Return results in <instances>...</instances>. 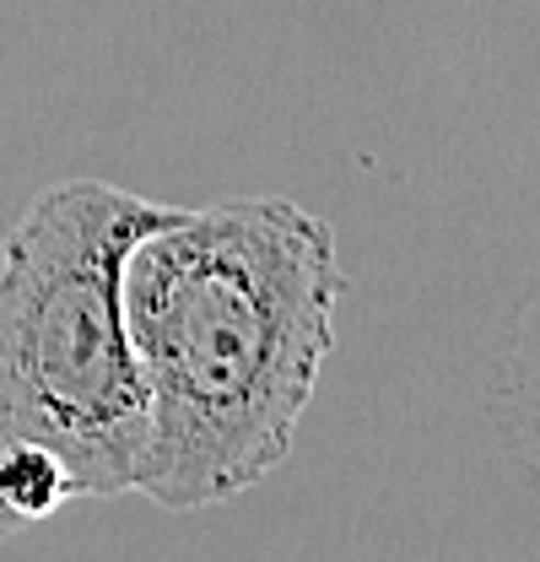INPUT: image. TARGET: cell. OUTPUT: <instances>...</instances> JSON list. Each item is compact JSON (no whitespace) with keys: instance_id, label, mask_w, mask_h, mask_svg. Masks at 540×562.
<instances>
[{"instance_id":"6da1fadb","label":"cell","mask_w":540,"mask_h":562,"mask_svg":"<svg viewBox=\"0 0 540 562\" xmlns=\"http://www.w3.org/2000/svg\"><path fill=\"white\" fill-rule=\"evenodd\" d=\"M336 233L286 195L168 211L125 260V330L146 390L135 492L216 508L292 454L336 347Z\"/></svg>"},{"instance_id":"7a4b0ae2","label":"cell","mask_w":540,"mask_h":562,"mask_svg":"<svg viewBox=\"0 0 540 562\" xmlns=\"http://www.w3.org/2000/svg\"><path fill=\"white\" fill-rule=\"evenodd\" d=\"M168 211L66 179L0 244V454H55L76 497L135 492L146 390L125 330V260Z\"/></svg>"},{"instance_id":"3957f363","label":"cell","mask_w":540,"mask_h":562,"mask_svg":"<svg viewBox=\"0 0 540 562\" xmlns=\"http://www.w3.org/2000/svg\"><path fill=\"white\" fill-rule=\"evenodd\" d=\"M11 530H22V519H16V514L0 503V536H11Z\"/></svg>"}]
</instances>
